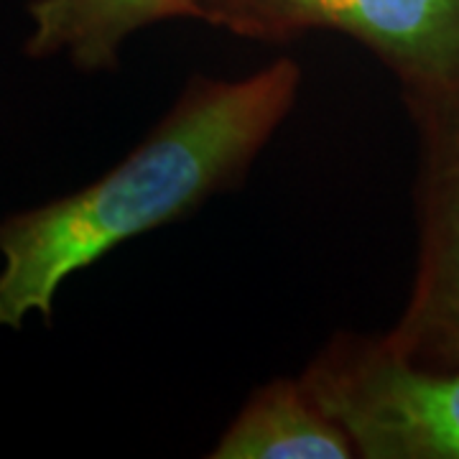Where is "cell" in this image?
I'll use <instances>...</instances> for the list:
<instances>
[{"label": "cell", "mask_w": 459, "mask_h": 459, "mask_svg": "<svg viewBox=\"0 0 459 459\" xmlns=\"http://www.w3.org/2000/svg\"><path fill=\"white\" fill-rule=\"evenodd\" d=\"M212 459H347L355 449L314 403L301 377H273L247 398Z\"/></svg>", "instance_id": "6"}, {"label": "cell", "mask_w": 459, "mask_h": 459, "mask_svg": "<svg viewBox=\"0 0 459 459\" xmlns=\"http://www.w3.org/2000/svg\"><path fill=\"white\" fill-rule=\"evenodd\" d=\"M202 21L250 41L307 31L358 39L413 90L421 110L459 102V0H197Z\"/></svg>", "instance_id": "3"}, {"label": "cell", "mask_w": 459, "mask_h": 459, "mask_svg": "<svg viewBox=\"0 0 459 459\" xmlns=\"http://www.w3.org/2000/svg\"><path fill=\"white\" fill-rule=\"evenodd\" d=\"M429 164L424 238L413 299L388 337L411 358L459 360V102L424 110Z\"/></svg>", "instance_id": "4"}, {"label": "cell", "mask_w": 459, "mask_h": 459, "mask_svg": "<svg viewBox=\"0 0 459 459\" xmlns=\"http://www.w3.org/2000/svg\"><path fill=\"white\" fill-rule=\"evenodd\" d=\"M31 59L66 54L82 72H110L133 33L164 21H202L197 0H33Z\"/></svg>", "instance_id": "5"}, {"label": "cell", "mask_w": 459, "mask_h": 459, "mask_svg": "<svg viewBox=\"0 0 459 459\" xmlns=\"http://www.w3.org/2000/svg\"><path fill=\"white\" fill-rule=\"evenodd\" d=\"M358 457L459 459V368H431L388 340L337 337L301 376Z\"/></svg>", "instance_id": "2"}, {"label": "cell", "mask_w": 459, "mask_h": 459, "mask_svg": "<svg viewBox=\"0 0 459 459\" xmlns=\"http://www.w3.org/2000/svg\"><path fill=\"white\" fill-rule=\"evenodd\" d=\"M301 69L283 56L243 80L195 74L153 131L87 186L0 220V327L47 325L59 289L115 247L240 186L291 115Z\"/></svg>", "instance_id": "1"}]
</instances>
